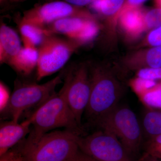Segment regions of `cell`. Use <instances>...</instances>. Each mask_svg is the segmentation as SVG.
I'll return each mask as SVG.
<instances>
[{
  "label": "cell",
  "mask_w": 161,
  "mask_h": 161,
  "mask_svg": "<svg viewBox=\"0 0 161 161\" xmlns=\"http://www.w3.org/2000/svg\"><path fill=\"white\" fill-rule=\"evenodd\" d=\"M66 86L55 93L31 115L32 118L31 130L24 140L31 143L38 140L45 133L63 128L80 136L81 128L70 108L67 99Z\"/></svg>",
  "instance_id": "cell-1"
},
{
  "label": "cell",
  "mask_w": 161,
  "mask_h": 161,
  "mask_svg": "<svg viewBox=\"0 0 161 161\" xmlns=\"http://www.w3.org/2000/svg\"><path fill=\"white\" fill-rule=\"evenodd\" d=\"M91 91L85 112L93 123L99 121L118 106L122 95L119 81L109 69L95 67L90 74Z\"/></svg>",
  "instance_id": "cell-2"
},
{
  "label": "cell",
  "mask_w": 161,
  "mask_h": 161,
  "mask_svg": "<svg viewBox=\"0 0 161 161\" xmlns=\"http://www.w3.org/2000/svg\"><path fill=\"white\" fill-rule=\"evenodd\" d=\"M79 135L69 130H54L33 142L21 141L24 161H65L79 149Z\"/></svg>",
  "instance_id": "cell-3"
},
{
  "label": "cell",
  "mask_w": 161,
  "mask_h": 161,
  "mask_svg": "<svg viewBox=\"0 0 161 161\" xmlns=\"http://www.w3.org/2000/svg\"><path fill=\"white\" fill-rule=\"evenodd\" d=\"M97 125L117 137L131 157L139 152L143 132L135 113L130 108L117 106Z\"/></svg>",
  "instance_id": "cell-4"
},
{
  "label": "cell",
  "mask_w": 161,
  "mask_h": 161,
  "mask_svg": "<svg viewBox=\"0 0 161 161\" xmlns=\"http://www.w3.org/2000/svg\"><path fill=\"white\" fill-rule=\"evenodd\" d=\"M61 82L62 75H59L42 84L19 85L13 92L8 106L3 113H6L11 120L19 121L24 112L32 108L37 107V109L49 99L55 93L56 87Z\"/></svg>",
  "instance_id": "cell-5"
},
{
  "label": "cell",
  "mask_w": 161,
  "mask_h": 161,
  "mask_svg": "<svg viewBox=\"0 0 161 161\" xmlns=\"http://www.w3.org/2000/svg\"><path fill=\"white\" fill-rule=\"evenodd\" d=\"M80 46L67 38H59L54 35L47 36L38 48L37 80H42L60 70Z\"/></svg>",
  "instance_id": "cell-6"
},
{
  "label": "cell",
  "mask_w": 161,
  "mask_h": 161,
  "mask_svg": "<svg viewBox=\"0 0 161 161\" xmlns=\"http://www.w3.org/2000/svg\"><path fill=\"white\" fill-rule=\"evenodd\" d=\"M78 143L80 150L96 161H133L118 138L105 130L79 136Z\"/></svg>",
  "instance_id": "cell-7"
},
{
  "label": "cell",
  "mask_w": 161,
  "mask_h": 161,
  "mask_svg": "<svg viewBox=\"0 0 161 161\" xmlns=\"http://www.w3.org/2000/svg\"><path fill=\"white\" fill-rule=\"evenodd\" d=\"M79 17L95 18L83 7H77L63 1H55L35 6L23 13L21 21L43 28L64 18Z\"/></svg>",
  "instance_id": "cell-8"
},
{
  "label": "cell",
  "mask_w": 161,
  "mask_h": 161,
  "mask_svg": "<svg viewBox=\"0 0 161 161\" xmlns=\"http://www.w3.org/2000/svg\"><path fill=\"white\" fill-rule=\"evenodd\" d=\"M67 99L77 122L81 126V119L89 101L91 82L88 68L85 64L79 65L67 75L64 80Z\"/></svg>",
  "instance_id": "cell-9"
},
{
  "label": "cell",
  "mask_w": 161,
  "mask_h": 161,
  "mask_svg": "<svg viewBox=\"0 0 161 161\" xmlns=\"http://www.w3.org/2000/svg\"><path fill=\"white\" fill-rule=\"evenodd\" d=\"M31 116L21 123L11 120L1 123L0 125V156L16 146L31 130Z\"/></svg>",
  "instance_id": "cell-10"
},
{
  "label": "cell",
  "mask_w": 161,
  "mask_h": 161,
  "mask_svg": "<svg viewBox=\"0 0 161 161\" xmlns=\"http://www.w3.org/2000/svg\"><path fill=\"white\" fill-rule=\"evenodd\" d=\"M124 64L128 69L136 70L146 68H161V46L147 47L127 56Z\"/></svg>",
  "instance_id": "cell-11"
},
{
  "label": "cell",
  "mask_w": 161,
  "mask_h": 161,
  "mask_svg": "<svg viewBox=\"0 0 161 161\" xmlns=\"http://www.w3.org/2000/svg\"><path fill=\"white\" fill-rule=\"evenodd\" d=\"M21 41L16 32L5 24L0 27V63L7 64L19 52Z\"/></svg>",
  "instance_id": "cell-12"
},
{
  "label": "cell",
  "mask_w": 161,
  "mask_h": 161,
  "mask_svg": "<svg viewBox=\"0 0 161 161\" xmlns=\"http://www.w3.org/2000/svg\"><path fill=\"white\" fill-rule=\"evenodd\" d=\"M117 22L129 37H136L145 31L144 12L139 8L124 12L119 15Z\"/></svg>",
  "instance_id": "cell-13"
},
{
  "label": "cell",
  "mask_w": 161,
  "mask_h": 161,
  "mask_svg": "<svg viewBox=\"0 0 161 161\" xmlns=\"http://www.w3.org/2000/svg\"><path fill=\"white\" fill-rule=\"evenodd\" d=\"M38 61V48L23 47L7 64L20 75L28 76L37 68Z\"/></svg>",
  "instance_id": "cell-14"
},
{
  "label": "cell",
  "mask_w": 161,
  "mask_h": 161,
  "mask_svg": "<svg viewBox=\"0 0 161 161\" xmlns=\"http://www.w3.org/2000/svg\"><path fill=\"white\" fill-rule=\"evenodd\" d=\"M94 18L79 17L64 18L52 23L46 28L52 34L63 35L67 39L73 40L83 29L88 20Z\"/></svg>",
  "instance_id": "cell-15"
},
{
  "label": "cell",
  "mask_w": 161,
  "mask_h": 161,
  "mask_svg": "<svg viewBox=\"0 0 161 161\" xmlns=\"http://www.w3.org/2000/svg\"><path fill=\"white\" fill-rule=\"evenodd\" d=\"M19 29L23 47L37 48L47 36L52 34L46 28L40 27L20 20Z\"/></svg>",
  "instance_id": "cell-16"
},
{
  "label": "cell",
  "mask_w": 161,
  "mask_h": 161,
  "mask_svg": "<svg viewBox=\"0 0 161 161\" xmlns=\"http://www.w3.org/2000/svg\"><path fill=\"white\" fill-rule=\"evenodd\" d=\"M142 126L148 139L161 134V110L149 108L144 114Z\"/></svg>",
  "instance_id": "cell-17"
},
{
  "label": "cell",
  "mask_w": 161,
  "mask_h": 161,
  "mask_svg": "<svg viewBox=\"0 0 161 161\" xmlns=\"http://www.w3.org/2000/svg\"><path fill=\"white\" fill-rule=\"evenodd\" d=\"M125 0H96L91 6L109 22L115 23V18Z\"/></svg>",
  "instance_id": "cell-18"
},
{
  "label": "cell",
  "mask_w": 161,
  "mask_h": 161,
  "mask_svg": "<svg viewBox=\"0 0 161 161\" xmlns=\"http://www.w3.org/2000/svg\"><path fill=\"white\" fill-rule=\"evenodd\" d=\"M100 26L96 18L88 20L83 29L72 40L79 43L80 46L86 44L94 40L98 35Z\"/></svg>",
  "instance_id": "cell-19"
},
{
  "label": "cell",
  "mask_w": 161,
  "mask_h": 161,
  "mask_svg": "<svg viewBox=\"0 0 161 161\" xmlns=\"http://www.w3.org/2000/svg\"><path fill=\"white\" fill-rule=\"evenodd\" d=\"M146 158L161 159V134L148 139L143 154L140 158Z\"/></svg>",
  "instance_id": "cell-20"
},
{
  "label": "cell",
  "mask_w": 161,
  "mask_h": 161,
  "mask_svg": "<svg viewBox=\"0 0 161 161\" xmlns=\"http://www.w3.org/2000/svg\"><path fill=\"white\" fill-rule=\"evenodd\" d=\"M139 98L148 108L161 110V87H154Z\"/></svg>",
  "instance_id": "cell-21"
},
{
  "label": "cell",
  "mask_w": 161,
  "mask_h": 161,
  "mask_svg": "<svg viewBox=\"0 0 161 161\" xmlns=\"http://www.w3.org/2000/svg\"><path fill=\"white\" fill-rule=\"evenodd\" d=\"M145 31H151L161 26V8H155L144 12Z\"/></svg>",
  "instance_id": "cell-22"
},
{
  "label": "cell",
  "mask_w": 161,
  "mask_h": 161,
  "mask_svg": "<svg viewBox=\"0 0 161 161\" xmlns=\"http://www.w3.org/2000/svg\"><path fill=\"white\" fill-rule=\"evenodd\" d=\"M157 84V81L154 80H147L136 77L131 80L130 85L132 90L140 98L153 88Z\"/></svg>",
  "instance_id": "cell-23"
},
{
  "label": "cell",
  "mask_w": 161,
  "mask_h": 161,
  "mask_svg": "<svg viewBox=\"0 0 161 161\" xmlns=\"http://www.w3.org/2000/svg\"><path fill=\"white\" fill-rule=\"evenodd\" d=\"M161 46V26L150 31L141 42L139 47Z\"/></svg>",
  "instance_id": "cell-24"
},
{
  "label": "cell",
  "mask_w": 161,
  "mask_h": 161,
  "mask_svg": "<svg viewBox=\"0 0 161 161\" xmlns=\"http://www.w3.org/2000/svg\"><path fill=\"white\" fill-rule=\"evenodd\" d=\"M136 77L147 80L161 81V68H146L136 71Z\"/></svg>",
  "instance_id": "cell-25"
},
{
  "label": "cell",
  "mask_w": 161,
  "mask_h": 161,
  "mask_svg": "<svg viewBox=\"0 0 161 161\" xmlns=\"http://www.w3.org/2000/svg\"><path fill=\"white\" fill-rule=\"evenodd\" d=\"M21 142L0 156V161H24Z\"/></svg>",
  "instance_id": "cell-26"
},
{
  "label": "cell",
  "mask_w": 161,
  "mask_h": 161,
  "mask_svg": "<svg viewBox=\"0 0 161 161\" xmlns=\"http://www.w3.org/2000/svg\"><path fill=\"white\" fill-rule=\"evenodd\" d=\"M11 95L7 87L2 81L0 82V111L3 113L6 110L10 101Z\"/></svg>",
  "instance_id": "cell-27"
},
{
  "label": "cell",
  "mask_w": 161,
  "mask_h": 161,
  "mask_svg": "<svg viewBox=\"0 0 161 161\" xmlns=\"http://www.w3.org/2000/svg\"><path fill=\"white\" fill-rule=\"evenodd\" d=\"M147 0H125L123 6L122 7L121 9L119 12L118 14L115 18V23L117 22V19L119 16L121 14L124 12L126 11L128 9H134V8H139L140 6H142L145 2Z\"/></svg>",
  "instance_id": "cell-28"
},
{
  "label": "cell",
  "mask_w": 161,
  "mask_h": 161,
  "mask_svg": "<svg viewBox=\"0 0 161 161\" xmlns=\"http://www.w3.org/2000/svg\"><path fill=\"white\" fill-rule=\"evenodd\" d=\"M65 161H96L78 149L77 152Z\"/></svg>",
  "instance_id": "cell-29"
},
{
  "label": "cell",
  "mask_w": 161,
  "mask_h": 161,
  "mask_svg": "<svg viewBox=\"0 0 161 161\" xmlns=\"http://www.w3.org/2000/svg\"><path fill=\"white\" fill-rule=\"evenodd\" d=\"M71 5L79 7H83L84 6H91L96 0H62Z\"/></svg>",
  "instance_id": "cell-30"
},
{
  "label": "cell",
  "mask_w": 161,
  "mask_h": 161,
  "mask_svg": "<svg viewBox=\"0 0 161 161\" xmlns=\"http://www.w3.org/2000/svg\"><path fill=\"white\" fill-rule=\"evenodd\" d=\"M138 161H160L159 160L150 158H140Z\"/></svg>",
  "instance_id": "cell-31"
},
{
  "label": "cell",
  "mask_w": 161,
  "mask_h": 161,
  "mask_svg": "<svg viewBox=\"0 0 161 161\" xmlns=\"http://www.w3.org/2000/svg\"><path fill=\"white\" fill-rule=\"evenodd\" d=\"M156 7L161 8V0H154Z\"/></svg>",
  "instance_id": "cell-32"
},
{
  "label": "cell",
  "mask_w": 161,
  "mask_h": 161,
  "mask_svg": "<svg viewBox=\"0 0 161 161\" xmlns=\"http://www.w3.org/2000/svg\"><path fill=\"white\" fill-rule=\"evenodd\" d=\"M27 1V0H8V1L12 3H21V2H24V1Z\"/></svg>",
  "instance_id": "cell-33"
},
{
  "label": "cell",
  "mask_w": 161,
  "mask_h": 161,
  "mask_svg": "<svg viewBox=\"0 0 161 161\" xmlns=\"http://www.w3.org/2000/svg\"><path fill=\"white\" fill-rule=\"evenodd\" d=\"M157 87H161V81H160L159 83H158L157 84V85L156 86Z\"/></svg>",
  "instance_id": "cell-34"
}]
</instances>
